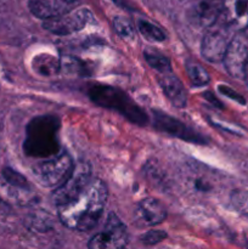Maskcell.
Segmentation results:
<instances>
[{
    "label": "cell",
    "instance_id": "cell-1",
    "mask_svg": "<svg viewBox=\"0 0 248 249\" xmlns=\"http://www.w3.org/2000/svg\"><path fill=\"white\" fill-rule=\"evenodd\" d=\"M107 198L108 189L106 182L101 179H91L74 199L58 207V218L71 230L88 231L101 218Z\"/></svg>",
    "mask_w": 248,
    "mask_h": 249
},
{
    "label": "cell",
    "instance_id": "cell-2",
    "mask_svg": "<svg viewBox=\"0 0 248 249\" xmlns=\"http://www.w3.org/2000/svg\"><path fill=\"white\" fill-rule=\"evenodd\" d=\"M24 150L29 156L40 157L56 153V123L53 118H38L29 124Z\"/></svg>",
    "mask_w": 248,
    "mask_h": 249
},
{
    "label": "cell",
    "instance_id": "cell-3",
    "mask_svg": "<svg viewBox=\"0 0 248 249\" xmlns=\"http://www.w3.org/2000/svg\"><path fill=\"white\" fill-rule=\"evenodd\" d=\"M73 167L74 163L72 157L62 153L36 163L33 167V175L41 186L57 189L67 179Z\"/></svg>",
    "mask_w": 248,
    "mask_h": 249
},
{
    "label": "cell",
    "instance_id": "cell-4",
    "mask_svg": "<svg viewBox=\"0 0 248 249\" xmlns=\"http://www.w3.org/2000/svg\"><path fill=\"white\" fill-rule=\"evenodd\" d=\"M91 168L89 163L78 162L74 164L72 172L68 175L62 185L55 189L53 194V201L57 207L67 204L74 199L91 181Z\"/></svg>",
    "mask_w": 248,
    "mask_h": 249
},
{
    "label": "cell",
    "instance_id": "cell-5",
    "mask_svg": "<svg viewBox=\"0 0 248 249\" xmlns=\"http://www.w3.org/2000/svg\"><path fill=\"white\" fill-rule=\"evenodd\" d=\"M128 243V231L125 225L114 214L107 218L104 230L92 236L89 249H124Z\"/></svg>",
    "mask_w": 248,
    "mask_h": 249
},
{
    "label": "cell",
    "instance_id": "cell-6",
    "mask_svg": "<svg viewBox=\"0 0 248 249\" xmlns=\"http://www.w3.org/2000/svg\"><path fill=\"white\" fill-rule=\"evenodd\" d=\"M223 62L231 77H245L248 65V38L245 34L237 33L233 38H231Z\"/></svg>",
    "mask_w": 248,
    "mask_h": 249
},
{
    "label": "cell",
    "instance_id": "cell-7",
    "mask_svg": "<svg viewBox=\"0 0 248 249\" xmlns=\"http://www.w3.org/2000/svg\"><path fill=\"white\" fill-rule=\"evenodd\" d=\"M91 19V12L87 9H73L72 11L44 21L43 27L53 34L67 36L84 28Z\"/></svg>",
    "mask_w": 248,
    "mask_h": 249
},
{
    "label": "cell",
    "instance_id": "cell-8",
    "mask_svg": "<svg viewBox=\"0 0 248 249\" xmlns=\"http://www.w3.org/2000/svg\"><path fill=\"white\" fill-rule=\"evenodd\" d=\"M228 31L220 27H213L204 34L201 44V53L209 62H220L223 61L229 43Z\"/></svg>",
    "mask_w": 248,
    "mask_h": 249
},
{
    "label": "cell",
    "instance_id": "cell-9",
    "mask_svg": "<svg viewBox=\"0 0 248 249\" xmlns=\"http://www.w3.org/2000/svg\"><path fill=\"white\" fill-rule=\"evenodd\" d=\"M226 27L241 32L248 27V0H223V10Z\"/></svg>",
    "mask_w": 248,
    "mask_h": 249
},
{
    "label": "cell",
    "instance_id": "cell-10",
    "mask_svg": "<svg viewBox=\"0 0 248 249\" xmlns=\"http://www.w3.org/2000/svg\"><path fill=\"white\" fill-rule=\"evenodd\" d=\"M223 10V0H195L191 6V18L202 27L215 24Z\"/></svg>",
    "mask_w": 248,
    "mask_h": 249
},
{
    "label": "cell",
    "instance_id": "cell-11",
    "mask_svg": "<svg viewBox=\"0 0 248 249\" xmlns=\"http://www.w3.org/2000/svg\"><path fill=\"white\" fill-rule=\"evenodd\" d=\"M135 216L145 226H155L163 223L167 218V209L160 201L153 197L142 199L138 204Z\"/></svg>",
    "mask_w": 248,
    "mask_h": 249
},
{
    "label": "cell",
    "instance_id": "cell-12",
    "mask_svg": "<svg viewBox=\"0 0 248 249\" xmlns=\"http://www.w3.org/2000/svg\"><path fill=\"white\" fill-rule=\"evenodd\" d=\"M74 5L66 2L65 0H31L29 10L38 18L48 21L55 17L62 16L72 11Z\"/></svg>",
    "mask_w": 248,
    "mask_h": 249
},
{
    "label": "cell",
    "instance_id": "cell-13",
    "mask_svg": "<svg viewBox=\"0 0 248 249\" xmlns=\"http://www.w3.org/2000/svg\"><path fill=\"white\" fill-rule=\"evenodd\" d=\"M158 80H159L160 88H162L165 96L168 97V100H169L175 107L182 108V107L186 106V90H185L184 85L181 84L179 78H177L172 71L165 73H160L159 77H158Z\"/></svg>",
    "mask_w": 248,
    "mask_h": 249
},
{
    "label": "cell",
    "instance_id": "cell-14",
    "mask_svg": "<svg viewBox=\"0 0 248 249\" xmlns=\"http://www.w3.org/2000/svg\"><path fill=\"white\" fill-rule=\"evenodd\" d=\"M186 72L189 75V79L194 87H202L209 83V74L207 71L194 61H187L186 62Z\"/></svg>",
    "mask_w": 248,
    "mask_h": 249
},
{
    "label": "cell",
    "instance_id": "cell-15",
    "mask_svg": "<svg viewBox=\"0 0 248 249\" xmlns=\"http://www.w3.org/2000/svg\"><path fill=\"white\" fill-rule=\"evenodd\" d=\"M138 29L147 40L151 41H163L165 40V33L157 26L146 19H139Z\"/></svg>",
    "mask_w": 248,
    "mask_h": 249
},
{
    "label": "cell",
    "instance_id": "cell-16",
    "mask_svg": "<svg viewBox=\"0 0 248 249\" xmlns=\"http://www.w3.org/2000/svg\"><path fill=\"white\" fill-rule=\"evenodd\" d=\"M145 57L146 61L148 62V65L156 70L158 72V74L160 73H165L172 71L170 68V62L167 57H164L160 53H155V51H145Z\"/></svg>",
    "mask_w": 248,
    "mask_h": 249
},
{
    "label": "cell",
    "instance_id": "cell-17",
    "mask_svg": "<svg viewBox=\"0 0 248 249\" xmlns=\"http://www.w3.org/2000/svg\"><path fill=\"white\" fill-rule=\"evenodd\" d=\"M113 28L119 36L125 40H133L135 38V29L128 18L122 16H117L113 19Z\"/></svg>",
    "mask_w": 248,
    "mask_h": 249
},
{
    "label": "cell",
    "instance_id": "cell-18",
    "mask_svg": "<svg viewBox=\"0 0 248 249\" xmlns=\"http://www.w3.org/2000/svg\"><path fill=\"white\" fill-rule=\"evenodd\" d=\"M2 178H4L10 185L18 187V189H27V186H28V182L24 179L23 175L15 172L11 168H5V169L2 170Z\"/></svg>",
    "mask_w": 248,
    "mask_h": 249
},
{
    "label": "cell",
    "instance_id": "cell-19",
    "mask_svg": "<svg viewBox=\"0 0 248 249\" xmlns=\"http://www.w3.org/2000/svg\"><path fill=\"white\" fill-rule=\"evenodd\" d=\"M167 237V233L164 231H157V230H153V231H148L146 235L142 236V242L145 245H156V243H159L160 241H163L164 238Z\"/></svg>",
    "mask_w": 248,
    "mask_h": 249
},
{
    "label": "cell",
    "instance_id": "cell-20",
    "mask_svg": "<svg viewBox=\"0 0 248 249\" xmlns=\"http://www.w3.org/2000/svg\"><path fill=\"white\" fill-rule=\"evenodd\" d=\"M219 90H220V91L223 92V94H225L226 96L231 97V99L236 100V101L241 102V104H245V100L242 99V96H241V95H238L237 92H235V91H232V90H230L228 87H225V85H223V87L219 88Z\"/></svg>",
    "mask_w": 248,
    "mask_h": 249
},
{
    "label": "cell",
    "instance_id": "cell-21",
    "mask_svg": "<svg viewBox=\"0 0 248 249\" xmlns=\"http://www.w3.org/2000/svg\"><path fill=\"white\" fill-rule=\"evenodd\" d=\"M245 79H246V83H247V85H248V65H247V68H246V72H245Z\"/></svg>",
    "mask_w": 248,
    "mask_h": 249
},
{
    "label": "cell",
    "instance_id": "cell-22",
    "mask_svg": "<svg viewBox=\"0 0 248 249\" xmlns=\"http://www.w3.org/2000/svg\"><path fill=\"white\" fill-rule=\"evenodd\" d=\"M66 2H68V4H71V5H75V2L78 1V0H65Z\"/></svg>",
    "mask_w": 248,
    "mask_h": 249
}]
</instances>
